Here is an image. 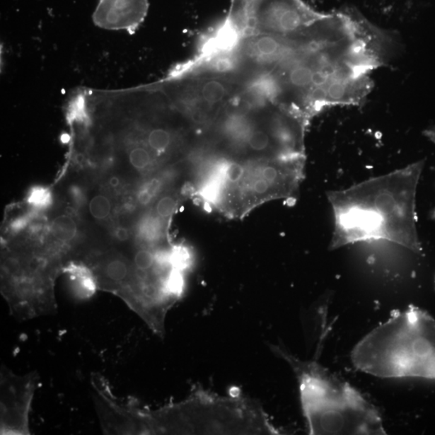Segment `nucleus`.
<instances>
[{
	"mask_svg": "<svg viewBox=\"0 0 435 435\" xmlns=\"http://www.w3.org/2000/svg\"><path fill=\"white\" fill-rule=\"evenodd\" d=\"M425 161L329 191L335 227L330 249L383 240L415 253L422 252L417 229L416 193Z\"/></svg>",
	"mask_w": 435,
	"mask_h": 435,
	"instance_id": "obj_1",
	"label": "nucleus"
},
{
	"mask_svg": "<svg viewBox=\"0 0 435 435\" xmlns=\"http://www.w3.org/2000/svg\"><path fill=\"white\" fill-rule=\"evenodd\" d=\"M306 158L236 159L205 153L195 195L229 219H243L267 202L294 199Z\"/></svg>",
	"mask_w": 435,
	"mask_h": 435,
	"instance_id": "obj_2",
	"label": "nucleus"
},
{
	"mask_svg": "<svg viewBox=\"0 0 435 435\" xmlns=\"http://www.w3.org/2000/svg\"><path fill=\"white\" fill-rule=\"evenodd\" d=\"M309 124L279 104L240 93L206 133L203 144L230 158H306Z\"/></svg>",
	"mask_w": 435,
	"mask_h": 435,
	"instance_id": "obj_3",
	"label": "nucleus"
},
{
	"mask_svg": "<svg viewBox=\"0 0 435 435\" xmlns=\"http://www.w3.org/2000/svg\"><path fill=\"white\" fill-rule=\"evenodd\" d=\"M351 359L357 369L380 378L435 380L434 318L414 306L393 311L354 347Z\"/></svg>",
	"mask_w": 435,
	"mask_h": 435,
	"instance_id": "obj_4",
	"label": "nucleus"
},
{
	"mask_svg": "<svg viewBox=\"0 0 435 435\" xmlns=\"http://www.w3.org/2000/svg\"><path fill=\"white\" fill-rule=\"evenodd\" d=\"M297 377L301 409L310 434H386L375 406L349 383L317 361H304L282 347L272 346Z\"/></svg>",
	"mask_w": 435,
	"mask_h": 435,
	"instance_id": "obj_5",
	"label": "nucleus"
},
{
	"mask_svg": "<svg viewBox=\"0 0 435 435\" xmlns=\"http://www.w3.org/2000/svg\"><path fill=\"white\" fill-rule=\"evenodd\" d=\"M149 434H279L253 400L221 396L202 388L185 401L148 410Z\"/></svg>",
	"mask_w": 435,
	"mask_h": 435,
	"instance_id": "obj_6",
	"label": "nucleus"
},
{
	"mask_svg": "<svg viewBox=\"0 0 435 435\" xmlns=\"http://www.w3.org/2000/svg\"><path fill=\"white\" fill-rule=\"evenodd\" d=\"M179 77L161 87L178 111L202 137L242 89L234 73L196 62Z\"/></svg>",
	"mask_w": 435,
	"mask_h": 435,
	"instance_id": "obj_7",
	"label": "nucleus"
},
{
	"mask_svg": "<svg viewBox=\"0 0 435 435\" xmlns=\"http://www.w3.org/2000/svg\"><path fill=\"white\" fill-rule=\"evenodd\" d=\"M36 376H18L6 369L1 373V432L28 434L29 408L36 388Z\"/></svg>",
	"mask_w": 435,
	"mask_h": 435,
	"instance_id": "obj_8",
	"label": "nucleus"
},
{
	"mask_svg": "<svg viewBox=\"0 0 435 435\" xmlns=\"http://www.w3.org/2000/svg\"><path fill=\"white\" fill-rule=\"evenodd\" d=\"M149 6L148 0H98L93 21L107 30L132 33L146 18Z\"/></svg>",
	"mask_w": 435,
	"mask_h": 435,
	"instance_id": "obj_9",
	"label": "nucleus"
},
{
	"mask_svg": "<svg viewBox=\"0 0 435 435\" xmlns=\"http://www.w3.org/2000/svg\"><path fill=\"white\" fill-rule=\"evenodd\" d=\"M124 139L127 161L133 170L144 178L161 170L162 165L160 161L143 141L134 127L132 126L127 132Z\"/></svg>",
	"mask_w": 435,
	"mask_h": 435,
	"instance_id": "obj_10",
	"label": "nucleus"
},
{
	"mask_svg": "<svg viewBox=\"0 0 435 435\" xmlns=\"http://www.w3.org/2000/svg\"><path fill=\"white\" fill-rule=\"evenodd\" d=\"M73 291L80 298H88L96 291L97 282L89 267L83 261L73 260L63 266Z\"/></svg>",
	"mask_w": 435,
	"mask_h": 435,
	"instance_id": "obj_11",
	"label": "nucleus"
},
{
	"mask_svg": "<svg viewBox=\"0 0 435 435\" xmlns=\"http://www.w3.org/2000/svg\"><path fill=\"white\" fill-rule=\"evenodd\" d=\"M115 197L102 187L88 202V212L92 219L100 224L113 222L117 214Z\"/></svg>",
	"mask_w": 435,
	"mask_h": 435,
	"instance_id": "obj_12",
	"label": "nucleus"
},
{
	"mask_svg": "<svg viewBox=\"0 0 435 435\" xmlns=\"http://www.w3.org/2000/svg\"><path fill=\"white\" fill-rule=\"evenodd\" d=\"M25 204L40 214H45L54 206V194L50 188L44 185H34L29 189Z\"/></svg>",
	"mask_w": 435,
	"mask_h": 435,
	"instance_id": "obj_13",
	"label": "nucleus"
},
{
	"mask_svg": "<svg viewBox=\"0 0 435 435\" xmlns=\"http://www.w3.org/2000/svg\"><path fill=\"white\" fill-rule=\"evenodd\" d=\"M180 195L177 190H167L149 207L156 216L170 223V220L176 212L179 205Z\"/></svg>",
	"mask_w": 435,
	"mask_h": 435,
	"instance_id": "obj_14",
	"label": "nucleus"
},
{
	"mask_svg": "<svg viewBox=\"0 0 435 435\" xmlns=\"http://www.w3.org/2000/svg\"><path fill=\"white\" fill-rule=\"evenodd\" d=\"M113 236L119 241H125L129 240L130 236V230L123 225L113 226Z\"/></svg>",
	"mask_w": 435,
	"mask_h": 435,
	"instance_id": "obj_15",
	"label": "nucleus"
},
{
	"mask_svg": "<svg viewBox=\"0 0 435 435\" xmlns=\"http://www.w3.org/2000/svg\"><path fill=\"white\" fill-rule=\"evenodd\" d=\"M424 135L435 144V125L428 127L424 132ZM431 218L435 220V207L433 209Z\"/></svg>",
	"mask_w": 435,
	"mask_h": 435,
	"instance_id": "obj_16",
	"label": "nucleus"
},
{
	"mask_svg": "<svg viewBox=\"0 0 435 435\" xmlns=\"http://www.w3.org/2000/svg\"><path fill=\"white\" fill-rule=\"evenodd\" d=\"M434 289H435V277H434Z\"/></svg>",
	"mask_w": 435,
	"mask_h": 435,
	"instance_id": "obj_17",
	"label": "nucleus"
}]
</instances>
